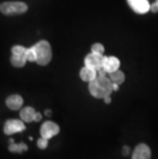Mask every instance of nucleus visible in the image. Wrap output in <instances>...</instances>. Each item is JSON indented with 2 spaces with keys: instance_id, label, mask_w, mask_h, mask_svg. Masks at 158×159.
<instances>
[{
  "instance_id": "obj_1",
  "label": "nucleus",
  "mask_w": 158,
  "mask_h": 159,
  "mask_svg": "<svg viewBox=\"0 0 158 159\" xmlns=\"http://www.w3.org/2000/svg\"><path fill=\"white\" fill-rule=\"evenodd\" d=\"M88 83L90 94L97 99H104L106 96H110L113 91L112 81L108 76H97Z\"/></svg>"
},
{
  "instance_id": "obj_2",
  "label": "nucleus",
  "mask_w": 158,
  "mask_h": 159,
  "mask_svg": "<svg viewBox=\"0 0 158 159\" xmlns=\"http://www.w3.org/2000/svg\"><path fill=\"white\" fill-rule=\"evenodd\" d=\"M33 47H34L36 52V63L41 66L47 65L52 60V47H50L49 43L45 40H41L38 43H36Z\"/></svg>"
},
{
  "instance_id": "obj_3",
  "label": "nucleus",
  "mask_w": 158,
  "mask_h": 159,
  "mask_svg": "<svg viewBox=\"0 0 158 159\" xmlns=\"http://www.w3.org/2000/svg\"><path fill=\"white\" fill-rule=\"evenodd\" d=\"M27 5L24 2H4L0 5V11L4 15H21L27 11Z\"/></svg>"
},
{
  "instance_id": "obj_4",
  "label": "nucleus",
  "mask_w": 158,
  "mask_h": 159,
  "mask_svg": "<svg viewBox=\"0 0 158 159\" xmlns=\"http://www.w3.org/2000/svg\"><path fill=\"white\" fill-rule=\"evenodd\" d=\"M104 59H105V56L100 55V53L90 52L89 55H87L85 57L84 64L86 67H88V68H92L93 70L97 71L103 67Z\"/></svg>"
},
{
  "instance_id": "obj_5",
  "label": "nucleus",
  "mask_w": 158,
  "mask_h": 159,
  "mask_svg": "<svg viewBox=\"0 0 158 159\" xmlns=\"http://www.w3.org/2000/svg\"><path fill=\"white\" fill-rule=\"evenodd\" d=\"M59 133H60L59 125L52 122V121H46V122L42 124L41 128H40V134H41V137L47 139V140L56 136Z\"/></svg>"
},
{
  "instance_id": "obj_6",
  "label": "nucleus",
  "mask_w": 158,
  "mask_h": 159,
  "mask_svg": "<svg viewBox=\"0 0 158 159\" xmlns=\"http://www.w3.org/2000/svg\"><path fill=\"white\" fill-rule=\"evenodd\" d=\"M25 124L22 120L11 119L7 120L4 124V134H13L16 133H21L25 130Z\"/></svg>"
},
{
  "instance_id": "obj_7",
  "label": "nucleus",
  "mask_w": 158,
  "mask_h": 159,
  "mask_svg": "<svg viewBox=\"0 0 158 159\" xmlns=\"http://www.w3.org/2000/svg\"><path fill=\"white\" fill-rule=\"evenodd\" d=\"M129 6L133 11L143 15L150 11V3L148 0H127Z\"/></svg>"
},
{
  "instance_id": "obj_8",
  "label": "nucleus",
  "mask_w": 158,
  "mask_h": 159,
  "mask_svg": "<svg viewBox=\"0 0 158 159\" xmlns=\"http://www.w3.org/2000/svg\"><path fill=\"white\" fill-rule=\"evenodd\" d=\"M132 159H151V149L146 144H139L134 148Z\"/></svg>"
},
{
  "instance_id": "obj_9",
  "label": "nucleus",
  "mask_w": 158,
  "mask_h": 159,
  "mask_svg": "<svg viewBox=\"0 0 158 159\" xmlns=\"http://www.w3.org/2000/svg\"><path fill=\"white\" fill-rule=\"evenodd\" d=\"M119 67H120V61L116 57H105L103 63V68L107 71L108 74L118 70Z\"/></svg>"
},
{
  "instance_id": "obj_10",
  "label": "nucleus",
  "mask_w": 158,
  "mask_h": 159,
  "mask_svg": "<svg viewBox=\"0 0 158 159\" xmlns=\"http://www.w3.org/2000/svg\"><path fill=\"white\" fill-rule=\"evenodd\" d=\"M6 106L11 110H19L23 106V98L19 94H11L6 99Z\"/></svg>"
},
{
  "instance_id": "obj_11",
  "label": "nucleus",
  "mask_w": 158,
  "mask_h": 159,
  "mask_svg": "<svg viewBox=\"0 0 158 159\" xmlns=\"http://www.w3.org/2000/svg\"><path fill=\"white\" fill-rule=\"evenodd\" d=\"M80 78H81L83 81H86V82H90L92 80H93L97 76V71L93 70L92 68H88V67L84 66L83 68L80 70Z\"/></svg>"
},
{
  "instance_id": "obj_12",
  "label": "nucleus",
  "mask_w": 158,
  "mask_h": 159,
  "mask_svg": "<svg viewBox=\"0 0 158 159\" xmlns=\"http://www.w3.org/2000/svg\"><path fill=\"white\" fill-rule=\"evenodd\" d=\"M35 113L36 111L32 107H26L21 110L20 116H21V119L25 122H32V121H34Z\"/></svg>"
},
{
  "instance_id": "obj_13",
  "label": "nucleus",
  "mask_w": 158,
  "mask_h": 159,
  "mask_svg": "<svg viewBox=\"0 0 158 159\" xmlns=\"http://www.w3.org/2000/svg\"><path fill=\"white\" fill-rule=\"evenodd\" d=\"M109 78L113 83H117L118 85H120V84L123 83L124 80H125V75H124L123 72H121V71L118 69V70L114 71V72L109 73Z\"/></svg>"
},
{
  "instance_id": "obj_14",
  "label": "nucleus",
  "mask_w": 158,
  "mask_h": 159,
  "mask_svg": "<svg viewBox=\"0 0 158 159\" xmlns=\"http://www.w3.org/2000/svg\"><path fill=\"white\" fill-rule=\"evenodd\" d=\"M8 150L12 153H22V152L28 150V146L24 143L16 144L13 140H11V145L8 147Z\"/></svg>"
},
{
  "instance_id": "obj_15",
  "label": "nucleus",
  "mask_w": 158,
  "mask_h": 159,
  "mask_svg": "<svg viewBox=\"0 0 158 159\" xmlns=\"http://www.w3.org/2000/svg\"><path fill=\"white\" fill-rule=\"evenodd\" d=\"M11 65L13 67H16V68H21V67H24L25 64L27 62V59L25 56H16V55H12L11 59Z\"/></svg>"
},
{
  "instance_id": "obj_16",
  "label": "nucleus",
  "mask_w": 158,
  "mask_h": 159,
  "mask_svg": "<svg viewBox=\"0 0 158 159\" xmlns=\"http://www.w3.org/2000/svg\"><path fill=\"white\" fill-rule=\"evenodd\" d=\"M25 57H26L27 61H29V62H36V52H35L34 47L27 48Z\"/></svg>"
},
{
  "instance_id": "obj_17",
  "label": "nucleus",
  "mask_w": 158,
  "mask_h": 159,
  "mask_svg": "<svg viewBox=\"0 0 158 159\" xmlns=\"http://www.w3.org/2000/svg\"><path fill=\"white\" fill-rule=\"evenodd\" d=\"M26 49L24 46H21V45H16L12 47L11 49V52L12 55H16V56H25L26 53Z\"/></svg>"
},
{
  "instance_id": "obj_18",
  "label": "nucleus",
  "mask_w": 158,
  "mask_h": 159,
  "mask_svg": "<svg viewBox=\"0 0 158 159\" xmlns=\"http://www.w3.org/2000/svg\"><path fill=\"white\" fill-rule=\"evenodd\" d=\"M104 50H105V48H104V45L101 44V43H95V44L92 46V52L103 55Z\"/></svg>"
},
{
  "instance_id": "obj_19",
  "label": "nucleus",
  "mask_w": 158,
  "mask_h": 159,
  "mask_svg": "<svg viewBox=\"0 0 158 159\" xmlns=\"http://www.w3.org/2000/svg\"><path fill=\"white\" fill-rule=\"evenodd\" d=\"M48 145V140L47 139H44V138H40L38 141H37V146H38L39 149H42V150H44V149L47 147Z\"/></svg>"
},
{
  "instance_id": "obj_20",
  "label": "nucleus",
  "mask_w": 158,
  "mask_h": 159,
  "mask_svg": "<svg viewBox=\"0 0 158 159\" xmlns=\"http://www.w3.org/2000/svg\"><path fill=\"white\" fill-rule=\"evenodd\" d=\"M122 154L124 156H127V155L130 154V148L129 146H124L122 149Z\"/></svg>"
},
{
  "instance_id": "obj_21",
  "label": "nucleus",
  "mask_w": 158,
  "mask_h": 159,
  "mask_svg": "<svg viewBox=\"0 0 158 159\" xmlns=\"http://www.w3.org/2000/svg\"><path fill=\"white\" fill-rule=\"evenodd\" d=\"M150 11H152V12H157L158 11V5L156 4L155 2H154L153 4L150 5Z\"/></svg>"
},
{
  "instance_id": "obj_22",
  "label": "nucleus",
  "mask_w": 158,
  "mask_h": 159,
  "mask_svg": "<svg viewBox=\"0 0 158 159\" xmlns=\"http://www.w3.org/2000/svg\"><path fill=\"white\" fill-rule=\"evenodd\" d=\"M41 119H42L41 114L38 113V112H36V113H35V116H34V121H40Z\"/></svg>"
},
{
  "instance_id": "obj_23",
  "label": "nucleus",
  "mask_w": 158,
  "mask_h": 159,
  "mask_svg": "<svg viewBox=\"0 0 158 159\" xmlns=\"http://www.w3.org/2000/svg\"><path fill=\"white\" fill-rule=\"evenodd\" d=\"M118 89H119V85L117 83H113L112 82V89H113V91H117L118 90Z\"/></svg>"
},
{
  "instance_id": "obj_24",
  "label": "nucleus",
  "mask_w": 158,
  "mask_h": 159,
  "mask_svg": "<svg viewBox=\"0 0 158 159\" xmlns=\"http://www.w3.org/2000/svg\"><path fill=\"white\" fill-rule=\"evenodd\" d=\"M104 102H105L106 104H110L111 103V97L106 96L105 98H104Z\"/></svg>"
},
{
  "instance_id": "obj_25",
  "label": "nucleus",
  "mask_w": 158,
  "mask_h": 159,
  "mask_svg": "<svg viewBox=\"0 0 158 159\" xmlns=\"http://www.w3.org/2000/svg\"><path fill=\"white\" fill-rule=\"evenodd\" d=\"M45 115H46V116H50V115H52V111L46 110V111H45Z\"/></svg>"
},
{
  "instance_id": "obj_26",
  "label": "nucleus",
  "mask_w": 158,
  "mask_h": 159,
  "mask_svg": "<svg viewBox=\"0 0 158 159\" xmlns=\"http://www.w3.org/2000/svg\"><path fill=\"white\" fill-rule=\"evenodd\" d=\"M155 3H156V4L158 5V0H156V1H155Z\"/></svg>"
}]
</instances>
